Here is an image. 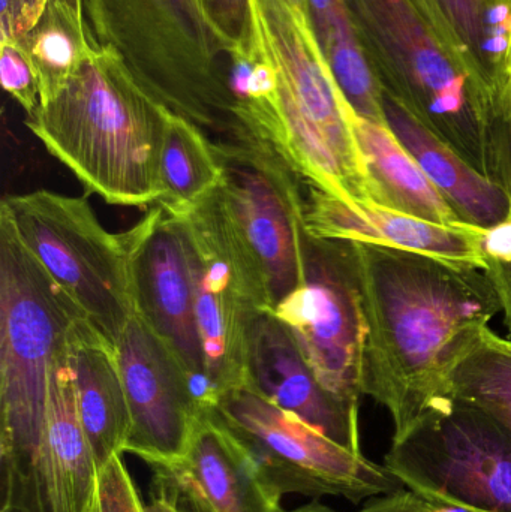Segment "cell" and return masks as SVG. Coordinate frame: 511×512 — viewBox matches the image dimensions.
<instances>
[{
  "label": "cell",
  "instance_id": "cell-1",
  "mask_svg": "<svg viewBox=\"0 0 511 512\" xmlns=\"http://www.w3.org/2000/svg\"><path fill=\"white\" fill-rule=\"evenodd\" d=\"M353 246L366 319L363 394L393 438L452 402V378L500 301L482 270L414 252Z\"/></svg>",
  "mask_w": 511,
  "mask_h": 512
},
{
  "label": "cell",
  "instance_id": "cell-2",
  "mask_svg": "<svg viewBox=\"0 0 511 512\" xmlns=\"http://www.w3.org/2000/svg\"><path fill=\"white\" fill-rule=\"evenodd\" d=\"M170 110L110 48L96 45L65 87L26 126L90 194L114 206L156 204Z\"/></svg>",
  "mask_w": 511,
  "mask_h": 512
},
{
  "label": "cell",
  "instance_id": "cell-3",
  "mask_svg": "<svg viewBox=\"0 0 511 512\" xmlns=\"http://www.w3.org/2000/svg\"><path fill=\"white\" fill-rule=\"evenodd\" d=\"M80 316L0 209L2 508L35 512L51 366Z\"/></svg>",
  "mask_w": 511,
  "mask_h": 512
},
{
  "label": "cell",
  "instance_id": "cell-4",
  "mask_svg": "<svg viewBox=\"0 0 511 512\" xmlns=\"http://www.w3.org/2000/svg\"><path fill=\"white\" fill-rule=\"evenodd\" d=\"M96 42L110 48L138 83L213 141L236 140L231 47L201 0H84Z\"/></svg>",
  "mask_w": 511,
  "mask_h": 512
},
{
  "label": "cell",
  "instance_id": "cell-5",
  "mask_svg": "<svg viewBox=\"0 0 511 512\" xmlns=\"http://www.w3.org/2000/svg\"><path fill=\"white\" fill-rule=\"evenodd\" d=\"M366 57L402 107L488 176L494 93L468 68L423 0H345Z\"/></svg>",
  "mask_w": 511,
  "mask_h": 512
},
{
  "label": "cell",
  "instance_id": "cell-6",
  "mask_svg": "<svg viewBox=\"0 0 511 512\" xmlns=\"http://www.w3.org/2000/svg\"><path fill=\"white\" fill-rule=\"evenodd\" d=\"M255 32L278 81V152L306 185L350 203L372 201L353 114L303 9L252 0Z\"/></svg>",
  "mask_w": 511,
  "mask_h": 512
},
{
  "label": "cell",
  "instance_id": "cell-7",
  "mask_svg": "<svg viewBox=\"0 0 511 512\" xmlns=\"http://www.w3.org/2000/svg\"><path fill=\"white\" fill-rule=\"evenodd\" d=\"M2 210L54 282L116 345L137 312L125 233H108L84 198L50 191L6 197Z\"/></svg>",
  "mask_w": 511,
  "mask_h": 512
},
{
  "label": "cell",
  "instance_id": "cell-8",
  "mask_svg": "<svg viewBox=\"0 0 511 512\" xmlns=\"http://www.w3.org/2000/svg\"><path fill=\"white\" fill-rule=\"evenodd\" d=\"M383 465L431 504L511 512V432L464 400L453 399L393 438Z\"/></svg>",
  "mask_w": 511,
  "mask_h": 512
},
{
  "label": "cell",
  "instance_id": "cell-9",
  "mask_svg": "<svg viewBox=\"0 0 511 512\" xmlns=\"http://www.w3.org/2000/svg\"><path fill=\"white\" fill-rule=\"evenodd\" d=\"M212 411L281 498L333 496L360 504L405 489L386 466L336 444L249 385L222 394Z\"/></svg>",
  "mask_w": 511,
  "mask_h": 512
},
{
  "label": "cell",
  "instance_id": "cell-10",
  "mask_svg": "<svg viewBox=\"0 0 511 512\" xmlns=\"http://www.w3.org/2000/svg\"><path fill=\"white\" fill-rule=\"evenodd\" d=\"M213 143L222 167L216 195L273 312L306 282L302 179L263 141Z\"/></svg>",
  "mask_w": 511,
  "mask_h": 512
},
{
  "label": "cell",
  "instance_id": "cell-11",
  "mask_svg": "<svg viewBox=\"0 0 511 512\" xmlns=\"http://www.w3.org/2000/svg\"><path fill=\"white\" fill-rule=\"evenodd\" d=\"M182 219L191 251L204 363L221 399L227 391L248 385L252 325L258 313L270 310L269 303L216 191Z\"/></svg>",
  "mask_w": 511,
  "mask_h": 512
},
{
  "label": "cell",
  "instance_id": "cell-12",
  "mask_svg": "<svg viewBox=\"0 0 511 512\" xmlns=\"http://www.w3.org/2000/svg\"><path fill=\"white\" fill-rule=\"evenodd\" d=\"M324 390L359 408L366 319L353 246L306 240V282L273 310Z\"/></svg>",
  "mask_w": 511,
  "mask_h": 512
},
{
  "label": "cell",
  "instance_id": "cell-13",
  "mask_svg": "<svg viewBox=\"0 0 511 512\" xmlns=\"http://www.w3.org/2000/svg\"><path fill=\"white\" fill-rule=\"evenodd\" d=\"M125 237L138 315L176 361L198 408H215L219 396L204 363L185 221L156 204Z\"/></svg>",
  "mask_w": 511,
  "mask_h": 512
},
{
  "label": "cell",
  "instance_id": "cell-14",
  "mask_svg": "<svg viewBox=\"0 0 511 512\" xmlns=\"http://www.w3.org/2000/svg\"><path fill=\"white\" fill-rule=\"evenodd\" d=\"M116 349L131 417L125 453L155 472L167 471L185 454L201 409L176 361L137 312Z\"/></svg>",
  "mask_w": 511,
  "mask_h": 512
},
{
  "label": "cell",
  "instance_id": "cell-15",
  "mask_svg": "<svg viewBox=\"0 0 511 512\" xmlns=\"http://www.w3.org/2000/svg\"><path fill=\"white\" fill-rule=\"evenodd\" d=\"M303 186V219L312 239L414 252L477 270L485 268L482 243L486 230L482 228L434 224L374 201L350 203L315 186Z\"/></svg>",
  "mask_w": 511,
  "mask_h": 512
},
{
  "label": "cell",
  "instance_id": "cell-16",
  "mask_svg": "<svg viewBox=\"0 0 511 512\" xmlns=\"http://www.w3.org/2000/svg\"><path fill=\"white\" fill-rule=\"evenodd\" d=\"M156 487L201 512H279L282 498L243 445L213 414L201 409L182 459L155 472Z\"/></svg>",
  "mask_w": 511,
  "mask_h": 512
},
{
  "label": "cell",
  "instance_id": "cell-17",
  "mask_svg": "<svg viewBox=\"0 0 511 512\" xmlns=\"http://www.w3.org/2000/svg\"><path fill=\"white\" fill-rule=\"evenodd\" d=\"M248 385L336 444L362 453L359 408L333 397L315 378L275 313H258L249 337Z\"/></svg>",
  "mask_w": 511,
  "mask_h": 512
},
{
  "label": "cell",
  "instance_id": "cell-18",
  "mask_svg": "<svg viewBox=\"0 0 511 512\" xmlns=\"http://www.w3.org/2000/svg\"><path fill=\"white\" fill-rule=\"evenodd\" d=\"M98 474L78 414L65 342L51 366L35 512H89L95 502Z\"/></svg>",
  "mask_w": 511,
  "mask_h": 512
},
{
  "label": "cell",
  "instance_id": "cell-19",
  "mask_svg": "<svg viewBox=\"0 0 511 512\" xmlns=\"http://www.w3.org/2000/svg\"><path fill=\"white\" fill-rule=\"evenodd\" d=\"M75 399L98 471L125 454L131 432L128 402L117 349L86 316L75 319L66 337Z\"/></svg>",
  "mask_w": 511,
  "mask_h": 512
},
{
  "label": "cell",
  "instance_id": "cell-20",
  "mask_svg": "<svg viewBox=\"0 0 511 512\" xmlns=\"http://www.w3.org/2000/svg\"><path fill=\"white\" fill-rule=\"evenodd\" d=\"M387 125L464 224L489 230L511 219V197L383 90Z\"/></svg>",
  "mask_w": 511,
  "mask_h": 512
},
{
  "label": "cell",
  "instance_id": "cell-21",
  "mask_svg": "<svg viewBox=\"0 0 511 512\" xmlns=\"http://www.w3.org/2000/svg\"><path fill=\"white\" fill-rule=\"evenodd\" d=\"M374 203L434 224H464L387 123L353 114Z\"/></svg>",
  "mask_w": 511,
  "mask_h": 512
},
{
  "label": "cell",
  "instance_id": "cell-22",
  "mask_svg": "<svg viewBox=\"0 0 511 512\" xmlns=\"http://www.w3.org/2000/svg\"><path fill=\"white\" fill-rule=\"evenodd\" d=\"M477 78L497 93L507 77L510 0H423Z\"/></svg>",
  "mask_w": 511,
  "mask_h": 512
},
{
  "label": "cell",
  "instance_id": "cell-23",
  "mask_svg": "<svg viewBox=\"0 0 511 512\" xmlns=\"http://www.w3.org/2000/svg\"><path fill=\"white\" fill-rule=\"evenodd\" d=\"M221 180V162L212 138L170 111L159 156L161 195L156 204L182 218L215 194Z\"/></svg>",
  "mask_w": 511,
  "mask_h": 512
},
{
  "label": "cell",
  "instance_id": "cell-24",
  "mask_svg": "<svg viewBox=\"0 0 511 512\" xmlns=\"http://www.w3.org/2000/svg\"><path fill=\"white\" fill-rule=\"evenodd\" d=\"M17 44L32 65L45 104L74 77L98 42L84 15L65 0H48L38 23Z\"/></svg>",
  "mask_w": 511,
  "mask_h": 512
},
{
  "label": "cell",
  "instance_id": "cell-25",
  "mask_svg": "<svg viewBox=\"0 0 511 512\" xmlns=\"http://www.w3.org/2000/svg\"><path fill=\"white\" fill-rule=\"evenodd\" d=\"M452 394L488 412L511 432V339L486 327L453 373Z\"/></svg>",
  "mask_w": 511,
  "mask_h": 512
},
{
  "label": "cell",
  "instance_id": "cell-26",
  "mask_svg": "<svg viewBox=\"0 0 511 512\" xmlns=\"http://www.w3.org/2000/svg\"><path fill=\"white\" fill-rule=\"evenodd\" d=\"M488 177L511 197V72L495 93L486 122Z\"/></svg>",
  "mask_w": 511,
  "mask_h": 512
},
{
  "label": "cell",
  "instance_id": "cell-27",
  "mask_svg": "<svg viewBox=\"0 0 511 512\" xmlns=\"http://www.w3.org/2000/svg\"><path fill=\"white\" fill-rule=\"evenodd\" d=\"M482 251L483 273L497 294L504 324L511 334V219L485 231Z\"/></svg>",
  "mask_w": 511,
  "mask_h": 512
},
{
  "label": "cell",
  "instance_id": "cell-28",
  "mask_svg": "<svg viewBox=\"0 0 511 512\" xmlns=\"http://www.w3.org/2000/svg\"><path fill=\"white\" fill-rule=\"evenodd\" d=\"M96 512H149L126 468L123 454H117L101 469L96 486Z\"/></svg>",
  "mask_w": 511,
  "mask_h": 512
},
{
  "label": "cell",
  "instance_id": "cell-29",
  "mask_svg": "<svg viewBox=\"0 0 511 512\" xmlns=\"http://www.w3.org/2000/svg\"><path fill=\"white\" fill-rule=\"evenodd\" d=\"M0 50V80L3 89L21 105L27 117L32 116L41 105L32 65L18 44H0Z\"/></svg>",
  "mask_w": 511,
  "mask_h": 512
},
{
  "label": "cell",
  "instance_id": "cell-30",
  "mask_svg": "<svg viewBox=\"0 0 511 512\" xmlns=\"http://www.w3.org/2000/svg\"><path fill=\"white\" fill-rule=\"evenodd\" d=\"M305 11L323 53L357 35L345 0H305Z\"/></svg>",
  "mask_w": 511,
  "mask_h": 512
},
{
  "label": "cell",
  "instance_id": "cell-31",
  "mask_svg": "<svg viewBox=\"0 0 511 512\" xmlns=\"http://www.w3.org/2000/svg\"><path fill=\"white\" fill-rule=\"evenodd\" d=\"M213 29L231 50L248 41L254 32L252 0H201Z\"/></svg>",
  "mask_w": 511,
  "mask_h": 512
},
{
  "label": "cell",
  "instance_id": "cell-32",
  "mask_svg": "<svg viewBox=\"0 0 511 512\" xmlns=\"http://www.w3.org/2000/svg\"><path fill=\"white\" fill-rule=\"evenodd\" d=\"M48 0H2L0 44H17L47 8Z\"/></svg>",
  "mask_w": 511,
  "mask_h": 512
},
{
  "label": "cell",
  "instance_id": "cell-33",
  "mask_svg": "<svg viewBox=\"0 0 511 512\" xmlns=\"http://www.w3.org/2000/svg\"><path fill=\"white\" fill-rule=\"evenodd\" d=\"M372 512H423V499L410 490L390 493L369 499Z\"/></svg>",
  "mask_w": 511,
  "mask_h": 512
},
{
  "label": "cell",
  "instance_id": "cell-34",
  "mask_svg": "<svg viewBox=\"0 0 511 512\" xmlns=\"http://www.w3.org/2000/svg\"><path fill=\"white\" fill-rule=\"evenodd\" d=\"M279 512H339L336 510H333V508L326 507V505L320 504V502H311V504L303 505V507L296 508V510H284V508H281V511ZM357 512H372L371 504H369L368 501H366L365 507L362 508V510Z\"/></svg>",
  "mask_w": 511,
  "mask_h": 512
},
{
  "label": "cell",
  "instance_id": "cell-35",
  "mask_svg": "<svg viewBox=\"0 0 511 512\" xmlns=\"http://www.w3.org/2000/svg\"><path fill=\"white\" fill-rule=\"evenodd\" d=\"M156 490H159V492H164L165 495H167L168 498L173 501L174 512H201L195 510V508L189 507V505H186L185 502L179 501V499H177L173 493L168 492V490L161 489V487H156Z\"/></svg>",
  "mask_w": 511,
  "mask_h": 512
},
{
  "label": "cell",
  "instance_id": "cell-36",
  "mask_svg": "<svg viewBox=\"0 0 511 512\" xmlns=\"http://www.w3.org/2000/svg\"><path fill=\"white\" fill-rule=\"evenodd\" d=\"M425 501V499H423ZM423 512H474L462 510V508L444 507V505L431 504V502H423Z\"/></svg>",
  "mask_w": 511,
  "mask_h": 512
},
{
  "label": "cell",
  "instance_id": "cell-37",
  "mask_svg": "<svg viewBox=\"0 0 511 512\" xmlns=\"http://www.w3.org/2000/svg\"><path fill=\"white\" fill-rule=\"evenodd\" d=\"M72 9L78 12L80 15H84L86 17V12H84V0H65Z\"/></svg>",
  "mask_w": 511,
  "mask_h": 512
},
{
  "label": "cell",
  "instance_id": "cell-38",
  "mask_svg": "<svg viewBox=\"0 0 511 512\" xmlns=\"http://www.w3.org/2000/svg\"><path fill=\"white\" fill-rule=\"evenodd\" d=\"M507 69L511 72V0H510V21H509V41H507Z\"/></svg>",
  "mask_w": 511,
  "mask_h": 512
},
{
  "label": "cell",
  "instance_id": "cell-39",
  "mask_svg": "<svg viewBox=\"0 0 511 512\" xmlns=\"http://www.w3.org/2000/svg\"><path fill=\"white\" fill-rule=\"evenodd\" d=\"M290 2L293 3L294 6H297V8L303 9V11H305V0H290Z\"/></svg>",
  "mask_w": 511,
  "mask_h": 512
},
{
  "label": "cell",
  "instance_id": "cell-40",
  "mask_svg": "<svg viewBox=\"0 0 511 512\" xmlns=\"http://www.w3.org/2000/svg\"><path fill=\"white\" fill-rule=\"evenodd\" d=\"M0 512H26V511L17 510V508H0Z\"/></svg>",
  "mask_w": 511,
  "mask_h": 512
},
{
  "label": "cell",
  "instance_id": "cell-41",
  "mask_svg": "<svg viewBox=\"0 0 511 512\" xmlns=\"http://www.w3.org/2000/svg\"><path fill=\"white\" fill-rule=\"evenodd\" d=\"M95 499H96V496H95ZM89 512H96V501L93 502L92 508H90Z\"/></svg>",
  "mask_w": 511,
  "mask_h": 512
}]
</instances>
